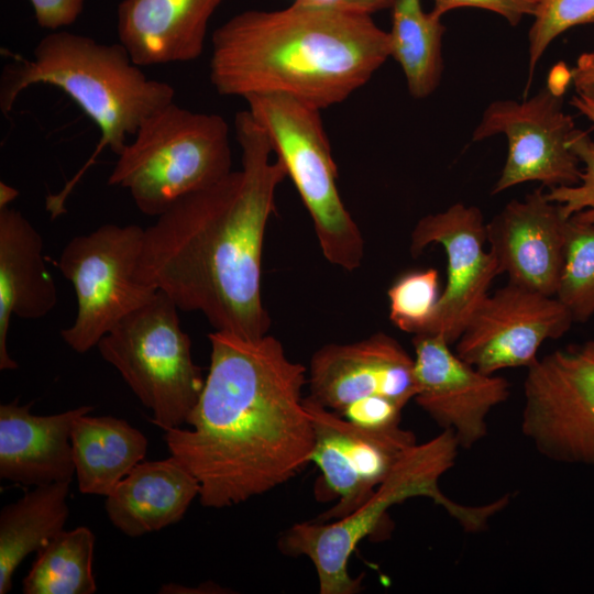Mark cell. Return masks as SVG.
Here are the masks:
<instances>
[{
  "label": "cell",
  "mask_w": 594,
  "mask_h": 594,
  "mask_svg": "<svg viewBox=\"0 0 594 594\" xmlns=\"http://www.w3.org/2000/svg\"><path fill=\"white\" fill-rule=\"evenodd\" d=\"M305 406L315 437L311 462L320 471L321 491L338 499L315 521L329 522L350 515L366 502L417 441L413 431L400 426L366 429L309 397H305Z\"/></svg>",
  "instance_id": "cell-12"
},
{
  "label": "cell",
  "mask_w": 594,
  "mask_h": 594,
  "mask_svg": "<svg viewBox=\"0 0 594 594\" xmlns=\"http://www.w3.org/2000/svg\"><path fill=\"white\" fill-rule=\"evenodd\" d=\"M458 448L451 430L416 443L359 508L338 520L293 525L280 535L278 549L286 556H304L312 562L320 594H355L361 590V579L350 575V557L393 505L411 497H429L466 531L484 529L488 518L503 508L499 499L484 506H463L450 501L439 488V479L454 464Z\"/></svg>",
  "instance_id": "cell-5"
},
{
  "label": "cell",
  "mask_w": 594,
  "mask_h": 594,
  "mask_svg": "<svg viewBox=\"0 0 594 594\" xmlns=\"http://www.w3.org/2000/svg\"><path fill=\"white\" fill-rule=\"evenodd\" d=\"M309 4H330L333 0H296Z\"/></svg>",
  "instance_id": "cell-38"
},
{
  "label": "cell",
  "mask_w": 594,
  "mask_h": 594,
  "mask_svg": "<svg viewBox=\"0 0 594 594\" xmlns=\"http://www.w3.org/2000/svg\"><path fill=\"white\" fill-rule=\"evenodd\" d=\"M556 296L508 284L486 295L455 342L460 359L486 374L530 367L541 344L562 337L572 326Z\"/></svg>",
  "instance_id": "cell-13"
},
{
  "label": "cell",
  "mask_w": 594,
  "mask_h": 594,
  "mask_svg": "<svg viewBox=\"0 0 594 594\" xmlns=\"http://www.w3.org/2000/svg\"><path fill=\"white\" fill-rule=\"evenodd\" d=\"M19 195V190L12 186L0 183V208L8 207Z\"/></svg>",
  "instance_id": "cell-35"
},
{
  "label": "cell",
  "mask_w": 594,
  "mask_h": 594,
  "mask_svg": "<svg viewBox=\"0 0 594 594\" xmlns=\"http://www.w3.org/2000/svg\"><path fill=\"white\" fill-rule=\"evenodd\" d=\"M570 218H573L574 220L579 222L594 224V206L585 210H582Z\"/></svg>",
  "instance_id": "cell-36"
},
{
  "label": "cell",
  "mask_w": 594,
  "mask_h": 594,
  "mask_svg": "<svg viewBox=\"0 0 594 594\" xmlns=\"http://www.w3.org/2000/svg\"><path fill=\"white\" fill-rule=\"evenodd\" d=\"M200 485L174 455L142 461L107 496L106 510L116 528L140 537L179 521Z\"/></svg>",
  "instance_id": "cell-21"
},
{
  "label": "cell",
  "mask_w": 594,
  "mask_h": 594,
  "mask_svg": "<svg viewBox=\"0 0 594 594\" xmlns=\"http://www.w3.org/2000/svg\"><path fill=\"white\" fill-rule=\"evenodd\" d=\"M403 409L389 398L370 396L350 404L339 415L362 428L388 430L399 427Z\"/></svg>",
  "instance_id": "cell-30"
},
{
  "label": "cell",
  "mask_w": 594,
  "mask_h": 594,
  "mask_svg": "<svg viewBox=\"0 0 594 594\" xmlns=\"http://www.w3.org/2000/svg\"><path fill=\"white\" fill-rule=\"evenodd\" d=\"M223 0H122L117 34L141 66L190 62L202 54L211 16Z\"/></svg>",
  "instance_id": "cell-19"
},
{
  "label": "cell",
  "mask_w": 594,
  "mask_h": 594,
  "mask_svg": "<svg viewBox=\"0 0 594 594\" xmlns=\"http://www.w3.org/2000/svg\"><path fill=\"white\" fill-rule=\"evenodd\" d=\"M528 33V86L548 46L571 28L594 23V0H538Z\"/></svg>",
  "instance_id": "cell-28"
},
{
  "label": "cell",
  "mask_w": 594,
  "mask_h": 594,
  "mask_svg": "<svg viewBox=\"0 0 594 594\" xmlns=\"http://www.w3.org/2000/svg\"><path fill=\"white\" fill-rule=\"evenodd\" d=\"M521 432L547 459L594 466V340L527 369Z\"/></svg>",
  "instance_id": "cell-10"
},
{
  "label": "cell",
  "mask_w": 594,
  "mask_h": 594,
  "mask_svg": "<svg viewBox=\"0 0 594 594\" xmlns=\"http://www.w3.org/2000/svg\"><path fill=\"white\" fill-rule=\"evenodd\" d=\"M574 322L594 315V224L569 218L562 273L556 294Z\"/></svg>",
  "instance_id": "cell-26"
},
{
  "label": "cell",
  "mask_w": 594,
  "mask_h": 594,
  "mask_svg": "<svg viewBox=\"0 0 594 594\" xmlns=\"http://www.w3.org/2000/svg\"><path fill=\"white\" fill-rule=\"evenodd\" d=\"M414 377L418 406L460 448L471 449L487 435V416L507 400L509 383L466 363L442 336L415 334Z\"/></svg>",
  "instance_id": "cell-15"
},
{
  "label": "cell",
  "mask_w": 594,
  "mask_h": 594,
  "mask_svg": "<svg viewBox=\"0 0 594 594\" xmlns=\"http://www.w3.org/2000/svg\"><path fill=\"white\" fill-rule=\"evenodd\" d=\"M68 482L35 486L0 513V594L12 587L22 560L64 530L69 508Z\"/></svg>",
  "instance_id": "cell-23"
},
{
  "label": "cell",
  "mask_w": 594,
  "mask_h": 594,
  "mask_svg": "<svg viewBox=\"0 0 594 594\" xmlns=\"http://www.w3.org/2000/svg\"><path fill=\"white\" fill-rule=\"evenodd\" d=\"M95 536L87 527L63 530L37 551L22 583L24 594H94Z\"/></svg>",
  "instance_id": "cell-25"
},
{
  "label": "cell",
  "mask_w": 594,
  "mask_h": 594,
  "mask_svg": "<svg viewBox=\"0 0 594 594\" xmlns=\"http://www.w3.org/2000/svg\"><path fill=\"white\" fill-rule=\"evenodd\" d=\"M210 366L189 429L165 430L170 455L198 480L199 502L224 508L263 495L311 462L306 367L282 343L213 331Z\"/></svg>",
  "instance_id": "cell-2"
},
{
  "label": "cell",
  "mask_w": 594,
  "mask_h": 594,
  "mask_svg": "<svg viewBox=\"0 0 594 594\" xmlns=\"http://www.w3.org/2000/svg\"><path fill=\"white\" fill-rule=\"evenodd\" d=\"M444 32L441 18L426 12L420 0H397L392 8L389 57L399 64L416 99L427 98L440 85Z\"/></svg>",
  "instance_id": "cell-24"
},
{
  "label": "cell",
  "mask_w": 594,
  "mask_h": 594,
  "mask_svg": "<svg viewBox=\"0 0 594 594\" xmlns=\"http://www.w3.org/2000/svg\"><path fill=\"white\" fill-rule=\"evenodd\" d=\"M209 78L219 95L282 94L320 111L343 102L389 57L371 15L294 1L246 10L211 36Z\"/></svg>",
  "instance_id": "cell-3"
},
{
  "label": "cell",
  "mask_w": 594,
  "mask_h": 594,
  "mask_svg": "<svg viewBox=\"0 0 594 594\" xmlns=\"http://www.w3.org/2000/svg\"><path fill=\"white\" fill-rule=\"evenodd\" d=\"M234 130L241 168L195 191L144 229L136 278L216 331L256 340L271 319L262 300V255L278 185L287 177L264 130L248 110Z\"/></svg>",
  "instance_id": "cell-1"
},
{
  "label": "cell",
  "mask_w": 594,
  "mask_h": 594,
  "mask_svg": "<svg viewBox=\"0 0 594 594\" xmlns=\"http://www.w3.org/2000/svg\"><path fill=\"white\" fill-rule=\"evenodd\" d=\"M432 2L431 13L439 18L454 9L479 8L494 12L516 26L525 15L535 14L538 0H432Z\"/></svg>",
  "instance_id": "cell-31"
},
{
  "label": "cell",
  "mask_w": 594,
  "mask_h": 594,
  "mask_svg": "<svg viewBox=\"0 0 594 594\" xmlns=\"http://www.w3.org/2000/svg\"><path fill=\"white\" fill-rule=\"evenodd\" d=\"M231 163L226 119L173 101L141 124L118 155L108 184L128 189L141 212L158 217L226 177Z\"/></svg>",
  "instance_id": "cell-6"
},
{
  "label": "cell",
  "mask_w": 594,
  "mask_h": 594,
  "mask_svg": "<svg viewBox=\"0 0 594 594\" xmlns=\"http://www.w3.org/2000/svg\"><path fill=\"white\" fill-rule=\"evenodd\" d=\"M32 403L0 406V477L23 485L70 483L75 474L72 430L84 405L61 414L35 415Z\"/></svg>",
  "instance_id": "cell-18"
},
{
  "label": "cell",
  "mask_w": 594,
  "mask_h": 594,
  "mask_svg": "<svg viewBox=\"0 0 594 594\" xmlns=\"http://www.w3.org/2000/svg\"><path fill=\"white\" fill-rule=\"evenodd\" d=\"M435 243L446 251L448 283L418 334L442 336L452 345L501 272L494 253L486 250V223L475 206L458 202L422 217L411 232L410 253L418 256Z\"/></svg>",
  "instance_id": "cell-14"
},
{
  "label": "cell",
  "mask_w": 594,
  "mask_h": 594,
  "mask_svg": "<svg viewBox=\"0 0 594 594\" xmlns=\"http://www.w3.org/2000/svg\"><path fill=\"white\" fill-rule=\"evenodd\" d=\"M307 385V397L337 414L370 396L404 408L416 395L414 359L383 332L353 343H330L314 353Z\"/></svg>",
  "instance_id": "cell-16"
},
{
  "label": "cell",
  "mask_w": 594,
  "mask_h": 594,
  "mask_svg": "<svg viewBox=\"0 0 594 594\" xmlns=\"http://www.w3.org/2000/svg\"><path fill=\"white\" fill-rule=\"evenodd\" d=\"M245 101L308 210L323 256L345 271L356 270L364 241L341 199L320 110L282 94L252 95Z\"/></svg>",
  "instance_id": "cell-7"
},
{
  "label": "cell",
  "mask_w": 594,
  "mask_h": 594,
  "mask_svg": "<svg viewBox=\"0 0 594 594\" xmlns=\"http://www.w3.org/2000/svg\"><path fill=\"white\" fill-rule=\"evenodd\" d=\"M389 319L407 333L418 334L429 322L441 293L436 268L405 273L388 289Z\"/></svg>",
  "instance_id": "cell-27"
},
{
  "label": "cell",
  "mask_w": 594,
  "mask_h": 594,
  "mask_svg": "<svg viewBox=\"0 0 594 594\" xmlns=\"http://www.w3.org/2000/svg\"><path fill=\"white\" fill-rule=\"evenodd\" d=\"M397 0H333L329 6L352 13L371 15L374 12L392 9Z\"/></svg>",
  "instance_id": "cell-33"
},
{
  "label": "cell",
  "mask_w": 594,
  "mask_h": 594,
  "mask_svg": "<svg viewBox=\"0 0 594 594\" xmlns=\"http://www.w3.org/2000/svg\"><path fill=\"white\" fill-rule=\"evenodd\" d=\"M576 92H578V95L586 98L587 100H590L594 105V85L585 87V88H583L581 90H578Z\"/></svg>",
  "instance_id": "cell-37"
},
{
  "label": "cell",
  "mask_w": 594,
  "mask_h": 594,
  "mask_svg": "<svg viewBox=\"0 0 594 594\" xmlns=\"http://www.w3.org/2000/svg\"><path fill=\"white\" fill-rule=\"evenodd\" d=\"M56 304L41 234L19 210L0 208V370L18 369L8 352L11 317L40 319Z\"/></svg>",
  "instance_id": "cell-20"
},
{
  "label": "cell",
  "mask_w": 594,
  "mask_h": 594,
  "mask_svg": "<svg viewBox=\"0 0 594 594\" xmlns=\"http://www.w3.org/2000/svg\"><path fill=\"white\" fill-rule=\"evenodd\" d=\"M37 24L58 31L76 22L84 10L85 0H29Z\"/></svg>",
  "instance_id": "cell-32"
},
{
  "label": "cell",
  "mask_w": 594,
  "mask_h": 594,
  "mask_svg": "<svg viewBox=\"0 0 594 594\" xmlns=\"http://www.w3.org/2000/svg\"><path fill=\"white\" fill-rule=\"evenodd\" d=\"M34 85L59 88L95 122L98 145L87 163L56 195L46 200L52 219L85 172L106 147L119 155L141 124L174 101L175 89L148 78L121 43L103 44L67 31H52L40 40L31 59L7 64L0 77V110L12 111L18 97Z\"/></svg>",
  "instance_id": "cell-4"
},
{
  "label": "cell",
  "mask_w": 594,
  "mask_h": 594,
  "mask_svg": "<svg viewBox=\"0 0 594 594\" xmlns=\"http://www.w3.org/2000/svg\"><path fill=\"white\" fill-rule=\"evenodd\" d=\"M175 302L162 290L125 316L98 342L105 361L121 374L164 431L180 428L196 406L205 380L180 328Z\"/></svg>",
  "instance_id": "cell-8"
},
{
  "label": "cell",
  "mask_w": 594,
  "mask_h": 594,
  "mask_svg": "<svg viewBox=\"0 0 594 594\" xmlns=\"http://www.w3.org/2000/svg\"><path fill=\"white\" fill-rule=\"evenodd\" d=\"M572 82L578 90L594 85V52L581 54L571 70Z\"/></svg>",
  "instance_id": "cell-34"
},
{
  "label": "cell",
  "mask_w": 594,
  "mask_h": 594,
  "mask_svg": "<svg viewBox=\"0 0 594 594\" xmlns=\"http://www.w3.org/2000/svg\"><path fill=\"white\" fill-rule=\"evenodd\" d=\"M571 105L594 123V105L586 98L575 95ZM571 147L580 162L584 164L580 183L549 189L547 197L561 206L565 218L594 206V141L587 132L576 129L571 140Z\"/></svg>",
  "instance_id": "cell-29"
},
{
  "label": "cell",
  "mask_w": 594,
  "mask_h": 594,
  "mask_svg": "<svg viewBox=\"0 0 594 594\" xmlns=\"http://www.w3.org/2000/svg\"><path fill=\"white\" fill-rule=\"evenodd\" d=\"M144 229L108 223L74 237L63 249L57 266L74 287L77 315L61 336L77 353H86L125 316L158 289L136 276Z\"/></svg>",
  "instance_id": "cell-9"
},
{
  "label": "cell",
  "mask_w": 594,
  "mask_h": 594,
  "mask_svg": "<svg viewBox=\"0 0 594 594\" xmlns=\"http://www.w3.org/2000/svg\"><path fill=\"white\" fill-rule=\"evenodd\" d=\"M75 474L82 494L108 496L147 451V439L112 416L78 417L72 430Z\"/></svg>",
  "instance_id": "cell-22"
},
{
  "label": "cell",
  "mask_w": 594,
  "mask_h": 594,
  "mask_svg": "<svg viewBox=\"0 0 594 594\" xmlns=\"http://www.w3.org/2000/svg\"><path fill=\"white\" fill-rule=\"evenodd\" d=\"M562 103L561 94L546 87L522 101L496 100L486 107L472 140L503 134L508 147L493 195L526 182L548 190L580 183L581 162L571 147L576 127Z\"/></svg>",
  "instance_id": "cell-11"
},
{
  "label": "cell",
  "mask_w": 594,
  "mask_h": 594,
  "mask_svg": "<svg viewBox=\"0 0 594 594\" xmlns=\"http://www.w3.org/2000/svg\"><path fill=\"white\" fill-rule=\"evenodd\" d=\"M569 218L543 187L508 202L486 223L487 244L509 283L556 296L565 250Z\"/></svg>",
  "instance_id": "cell-17"
}]
</instances>
